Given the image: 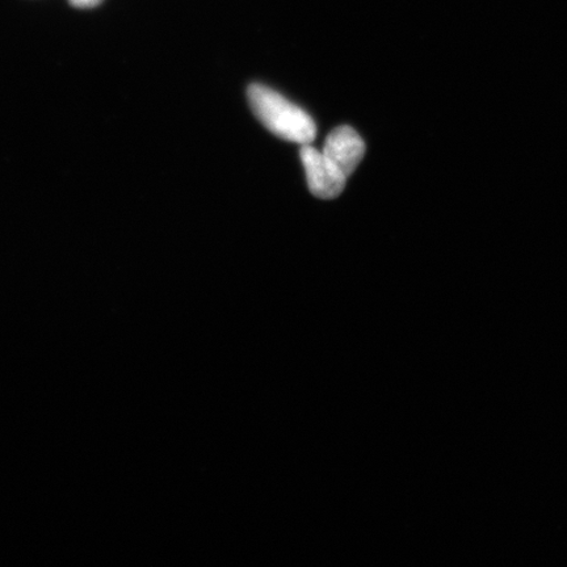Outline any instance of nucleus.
Listing matches in <instances>:
<instances>
[{
    "mask_svg": "<svg viewBox=\"0 0 567 567\" xmlns=\"http://www.w3.org/2000/svg\"><path fill=\"white\" fill-rule=\"evenodd\" d=\"M247 97L255 116L275 136L300 145H308L315 141V120L278 91L255 83L248 87Z\"/></svg>",
    "mask_w": 567,
    "mask_h": 567,
    "instance_id": "obj_1",
    "label": "nucleus"
},
{
    "mask_svg": "<svg viewBox=\"0 0 567 567\" xmlns=\"http://www.w3.org/2000/svg\"><path fill=\"white\" fill-rule=\"evenodd\" d=\"M300 155L311 194L323 200L342 194L347 176L326 157L323 152L308 144L302 145Z\"/></svg>",
    "mask_w": 567,
    "mask_h": 567,
    "instance_id": "obj_2",
    "label": "nucleus"
},
{
    "mask_svg": "<svg viewBox=\"0 0 567 567\" xmlns=\"http://www.w3.org/2000/svg\"><path fill=\"white\" fill-rule=\"evenodd\" d=\"M323 154L349 177L364 157L365 144L351 126H339L324 142Z\"/></svg>",
    "mask_w": 567,
    "mask_h": 567,
    "instance_id": "obj_3",
    "label": "nucleus"
},
{
    "mask_svg": "<svg viewBox=\"0 0 567 567\" xmlns=\"http://www.w3.org/2000/svg\"><path fill=\"white\" fill-rule=\"evenodd\" d=\"M70 3L76 7V9H92L102 3V0H70Z\"/></svg>",
    "mask_w": 567,
    "mask_h": 567,
    "instance_id": "obj_4",
    "label": "nucleus"
}]
</instances>
